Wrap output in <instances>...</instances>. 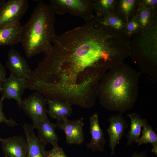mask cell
Wrapping results in <instances>:
<instances>
[{"label":"cell","instance_id":"cell-4","mask_svg":"<svg viewBox=\"0 0 157 157\" xmlns=\"http://www.w3.org/2000/svg\"><path fill=\"white\" fill-rule=\"evenodd\" d=\"M49 2L56 14L68 13L85 21L94 15V0H50Z\"/></svg>","mask_w":157,"mask_h":157},{"label":"cell","instance_id":"cell-7","mask_svg":"<svg viewBox=\"0 0 157 157\" xmlns=\"http://www.w3.org/2000/svg\"><path fill=\"white\" fill-rule=\"evenodd\" d=\"M83 118L76 120L68 119L57 121L56 127L64 131L66 135V141L69 144H80L83 142Z\"/></svg>","mask_w":157,"mask_h":157},{"label":"cell","instance_id":"cell-14","mask_svg":"<svg viewBox=\"0 0 157 157\" xmlns=\"http://www.w3.org/2000/svg\"><path fill=\"white\" fill-rule=\"evenodd\" d=\"M48 105V114L57 121L68 119L72 114V105L69 103L54 99H47Z\"/></svg>","mask_w":157,"mask_h":157},{"label":"cell","instance_id":"cell-22","mask_svg":"<svg viewBox=\"0 0 157 157\" xmlns=\"http://www.w3.org/2000/svg\"><path fill=\"white\" fill-rule=\"evenodd\" d=\"M142 135L137 142L138 146L150 143L152 145L157 144V135L151 126L147 122L146 119L142 126Z\"/></svg>","mask_w":157,"mask_h":157},{"label":"cell","instance_id":"cell-9","mask_svg":"<svg viewBox=\"0 0 157 157\" xmlns=\"http://www.w3.org/2000/svg\"><path fill=\"white\" fill-rule=\"evenodd\" d=\"M8 58L6 66L10 74L17 78L27 80L32 70L26 59L13 48L9 50Z\"/></svg>","mask_w":157,"mask_h":157},{"label":"cell","instance_id":"cell-30","mask_svg":"<svg viewBox=\"0 0 157 157\" xmlns=\"http://www.w3.org/2000/svg\"><path fill=\"white\" fill-rule=\"evenodd\" d=\"M1 89L0 88V94L1 93Z\"/></svg>","mask_w":157,"mask_h":157},{"label":"cell","instance_id":"cell-19","mask_svg":"<svg viewBox=\"0 0 157 157\" xmlns=\"http://www.w3.org/2000/svg\"><path fill=\"white\" fill-rule=\"evenodd\" d=\"M117 0H94V16L100 19L106 14L114 12Z\"/></svg>","mask_w":157,"mask_h":157},{"label":"cell","instance_id":"cell-25","mask_svg":"<svg viewBox=\"0 0 157 157\" xmlns=\"http://www.w3.org/2000/svg\"><path fill=\"white\" fill-rule=\"evenodd\" d=\"M3 101L1 99H0V123L3 122L8 126L11 127L17 125L16 121L12 118L8 119L6 117L3 111ZM1 138L0 136V139Z\"/></svg>","mask_w":157,"mask_h":157},{"label":"cell","instance_id":"cell-15","mask_svg":"<svg viewBox=\"0 0 157 157\" xmlns=\"http://www.w3.org/2000/svg\"><path fill=\"white\" fill-rule=\"evenodd\" d=\"M139 6V0H117L114 12L126 23L136 16Z\"/></svg>","mask_w":157,"mask_h":157},{"label":"cell","instance_id":"cell-24","mask_svg":"<svg viewBox=\"0 0 157 157\" xmlns=\"http://www.w3.org/2000/svg\"><path fill=\"white\" fill-rule=\"evenodd\" d=\"M46 157H68L63 149L58 144L53 145L52 149L46 151Z\"/></svg>","mask_w":157,"mask_h":157},{"label":"cell","instance_id":"cell-12","mask_svg":"<svg viewBox=\"0 0 157 157\" xmlns=\"http://www.w3.org/2000/svg\"><path fill=\"white\" fill-rule=\"evenodd\" d=\"M89 121L91 139L89 142L87 144L86 146L93 151L103 152L106 141L103 130L99 124L98 114L95 113L90 116Z\"/></svg>","mask_w":157,"mask_h":157},{"label":"cell","instance_id":"cell-11","mask_svg":"<svg viewBox=\"0 0 157 157\" xmlns=\"http://www.w3.org/2000/svg\"><path fill=\"white\" fill-rule=\"evenodd\" d=\"M0 141L5 157H27V143L24 136L1 138Z\"/></svg>","mask_w":157,"mask_h":157},{"label":"cell","instance_id":"cell-1","mask_svg":"<svg viewBox=\"0 0 157 157\" xmlns=\"http://www.w3.org/2000/svg\"><path fill=\"white\" fill-rule=\"evenodd\" d=\"M140 74L123 62L110 68L98 85L97 97L106 109L122 113L134 106L138 94Z\"/></svg>","mask_w":157,"mask_h":157},{"label":"cell","instance_id":"cell-10","mask_svg":"<svg viewBox=\"0 0 157 157\" xmlns=\"http://www.w3.org/2000/svg\"><path fill=\"white\" fill-rule=\"evenodd\" d=\"M122 114L112 115L108 119L110 125L106 131L109 135L111 155L115 154V147L121 140L125 130L128 125L127 120Z\"/></svg>","mask_w":157,"mask_h":157},{"label":"cell","instance_id":"cell-21","mask_svg":"<svg viewBox=\"0 0 157 157\" xmlns=\"http://www.w3.org/2000/svg\"><path fill=\"white\" fill-rule=\"evenodd\" d=\"M99 19L104 25L118 31H124L126 23L114 12L109 13Z\"/></svg>","mask_w":157,"mask_h":157},{"label":"cell","instance_id":"cell-20","mask_svg":"<svg viewBox=\"0 0 157 157\" xmlns=\"http://www.w3.org/2000/svg\"><path fill=\"white\" fill-rule=\"evenodd\" d=\"M156 16L157 12L139 6L135 16L140 25L141 29L142 30L147 28Z\"/></svg>","mask_w":157,"mask_h":157},{"label":"cell","instance_id":"cell-28","mask_svg":"<svg viewBox=\"0 0 157 157\" xmlns=\"http://www.w3.org/2000/svg\"><path fill=\"white\" fill-rule=\"evenodd\" d=\"M131 157H149L147 154L146 151L140 152L134 151L131 154Z\"/></svg>","mask_w":157,"mask_h":157},{"label":"cell","instance_id":"cell-16","mask_svg":"<svg viewBox=\"0 0 157 157\" xmlns=\"http://www.w3.org/2000/svg\"><path fill=\"white\" fill-rule=\"evenodd\" d=\"M56 127V124L51 122L48 118L45 119L36 129L38 137L46 144L50 143L53 146L58 144L59 139L55 131Z\"/></svg>","mask_w":157,"mask_h":157},{"label":"cell","instance_id":"cell-23","mask_svg":"<svg viewBox=\"0 0 157 157\" xmlns=\"http://www.w3.org/2000/svg\"><path fill=\"white\" fill-rule=\"evenodd\" d=\"M141 29L140 27L136 16L127 22L124 31L129 39Z\"/></svg>","mask_w":157,"mask_h":157},{"label":"cell","instance_id":"cell-29","mask_svg":"<svg viewBox=\"0 0 157 157\" xmlns=\"http://www.w3.org/2000/svg\"><path fill=\"white\" fill-rule=\"evenodd\" d=\"M152 148L151 151L152 152L154 153L156 156H157V144L152 145Z\"/></svg>","mask_w":157,"mask_h":157},{"label":"cell","instance_id":"cell-13","mask_svg":"<svg viewBox=\"0 0 157 157\" xmlns=\"http://www.w3.org/2000/svg\"><path fill=\"white\" fill-rule=\"evenodd\" d=\"M22 127L27 143V157H46V144L35 135L32 125L24 123Z\"/></svg>","mask_w":157,"mask_h":157},{"label":"cell","instance_id":"cell-3","mask_svg":"<svg viewBox=\"0 0 157 157\" xmlns=\"http://www.w3.org/2000/svg\"><path fill=\"white\" fill-rule=\"evenodd\" d=\"M130 55L140 72L155 80L157 76V16L149 26L130 40Z\"/></svg>","mask_w":157,"mask_h":157},{"label":"cell","instance_id":"cell-5","mask_svg":"<svg viewBox=\"0 0 157 157\" xmlns=\"http://www.w3.org/2000/svg\"><path fill=\"white\" fill-rule=\"evenodd\" d=\"M28 7L27 0H0V28L20 23Z\"/></svg>","mask_w":157,"mask_h":157},{"label":"cell","instance_id":"cell-2","mask_svg":"<svg viewBox=\"0 0 157 157\" xmlns=\"http://www.w3.org/2000/svg\"><path fill=\"white\" fill-rule=\"evenodd\" d=\"M55 11L50 4L39 1L28 20L22 26L20 42L28 58L46 51L57 35Z\"/></svg>","mask_w":157,"mask_h":157},{"label":"cell","instance_id":"cell-18","mask_svg":"<svg viewBox=\"0 0 157 157\" xmlns=\"http://www.w3.org/2000/svg\"><path fill=\"white\" fill-rule=\"evenodd\" d=\"M131 120L129 131L126 135L127 144L130 146L133 142H137L140 138L141 128L146 119L142 118L139 114L132 113L127 115Z\"/></svg>","mask_w":157,"mask_h":157},{"label":"cell","instance_id":"cell-17","mask_svg":"<svg viewBox=\"0 0 157 157\" xmlns=\"http://www.w3.org/2000/svg\"><path fill=\"white\" fill-rule=\"evenodd\" d=\"M22 26L19 23L0 28V46H13L20 42Z\"/></svg>","mask_w":157,"mask_h":157},{"label":"cell","instance_id":"cell-27","mask_svg":"<svg viewBox=\"0 0 157 157\" xmlns=\"http://www.w3.org/2000/svg\"><path fill=\"white\" fill-rule=\"evenodd\" d=\"M6 71L5 68L0 61V88L1 89L2 85L6 79Z\"/></svg>","mask_w":157,"mask_h":157},{"label":"cell","instance_id":"cell-26","mask_svg":"<svg viewBox=\"0 0 157 157\" xmlns=\"http://www.w3.org/2000/svg\"><path fill=\"white\" fill-rule=\"evenodd\" d=\"M139 5L140 6L157 12V0H139Z\"/></svg>","mask_w":157,"mask_h":157},{"label":"cell","instance_id":"cell-6","mask_svg":"<svg viewBox=\"0 0 157 157\" xmlns=\"http://www.w3.org/2000/svg\"><path fill=\"white\" fill-rule=\"evenodd\" d=\"M47 104L45 97L36 91L22 100L21 108L32 120L34 129H36L40 122L48 118Z\"/></svg>","mask_w":157,"mask_h":157},{"label":"cell","instance_id":"cell-8","mask_svg":"<svg viewBox=\"0 0 157 157\" xmlns=\"http://www.w3.org/2000/svg\"><path fill=\"white\" fill-rule=\"evenodd\" d=\"M27 80L17 78L10 74L6 79L1 88V99H13L21 108L22 96L27 88Z\"/></svg>","mask_w":157,"mask_h":157}]
</instances>
